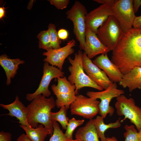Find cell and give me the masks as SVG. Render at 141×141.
<instances>
[{"instance_id":"1","label":"cell","mask_w":141,"mask_h":141,"mask_svg":"<svg viewBox=\"0 0 141 141\" xmlns=\"http://www.w3.org/2000/svg\"><path fill=\"white\" fill-rule=\"evenodd\" d=\"M112 51L111 61L123 74L141 67V26L124 33Z\"/></svg>"},{"instance_id":"2","label":"cell","mask_w":141,"mask_h":141,"mask_svg":"<svg viewBox=\"0 0 141 141\" xmlns=\"http://www.w3.org/2000/svg\"><path fill=\"white\" fill-rule=\"evenodd\" d=\"M56 106L54 98H46L42 94L36 97L27 106L28 122L32 128H35L38 124L43 125L51 136L54 131L51 121V110Z\"/></svg>"},{"instance_id":"3","label":"cell","mask_w":141,"mask_h":141,"mask_svg":"<svg viewBox=\"0 0 141 141\" xmlns=\"http://www.w3.org/2000/svg\"><path fill=\"white\" fill-rule=\"evenodd\" d=\"M83 53L80 50L75 54L73 59L70 56L68 57L71 65L68 67L70 74L67 79L75 86L76 95L80 89L85 87H92L99 91L103 90L102 88L92 81L85 73L83 65Z\"/></svg>"},{"instance_id":"4","label":"cell","mask_w":141,"mask_h":141,"mask_svg":"<svg viewBox=\"0 0 141 141\" xmlns=\"http://www.w3.org/2000/svg\"><path fill=\"white\" fill-rule=\"evenodd\" d=\"M124 33L118 21L114 16L111 15L98 28L97 35L103 44L110 51H113Z\"/></svg>"},{"instance_id":"5","label":"cell","mask_w":141,"mask_h":141,"mask_svg":"<svg viewBox=\"0 0 141 141\" xmlns=\"http://www.w3.org/2000/svg\"><path fill=\"white\" fill-rule=\"evenodd\" d=\"M87 13L85 6L78 1H75L72 6L66 13L67 18L73 22V33L79 42L80 49L83 50L86 30L85 16Z\"/></svg>"},{"instance_id":"6","label":"cell","mask_w":141,"mask_h":141,"mask_svg":"<svg viewBox=\"0 0 141 141\" xmlns=\"http://www.w3.org/2000/svg\"><path fill=\"white\" fill-rule=\"evenodd\" d=\"M124 92V90L118 89L116 83H113L104 90L98 92L88 91L86 94L89 97L100 99L99 113L101 116L105 118L108 114L111 116L114 113V108L110 105L111 100L123 95Z\"/></svg>"},{"instance_id":"7","label":"cell","mask_w":141,"mask_h":141,"mask_svg":"<svg viewBox=\"0 0 141 141\" xmlns=\"http://www.w3.org/2000/svg\"><path fill=\"white\" fill-rule=\"evenodd\" d=\"M116 99L115 106L116 113L118 116H124L120 122L128 119L139 131L141 129V108L136 105L133 98H128L123 95L116 98Z\"/></svg>"},{"instance_id":"8","label":"cell","mask_w":141,"mask_h":141,"mask_svg":"<svg viewBox=\"0 0 141 141\" xmlns=\"http://www.w3.org/2000/svg\"><path fill=\"white\" fill-rule=\"evenodd\" d=\"M57 79V84L51 86L52 92L57 98L56 105L58 108L64 106L68 109L76 99L75 86L72 84L65 76Z\"/></svg>"},{"instance_id":"9","label":"cell","mask_w":141,"mask_h":141,"mask_svg":"<svg viewBox=\"0 0 141 141\" xmlns=\"http://www.w3.org/2000/svg\"><path fill=\"white\" fill-rule=\"evenodd\" d=\"M100 102L97 99L82 95H76L75 99L70 105L71 114L92 119L99 112Z\"/></svg>"},{"instance_id":"10","label":"cell","mask_w":141,"mask_h":141,"mask_svg":"<svg viewBox=\"0 0 141 141\" xmlns=\"http://www.w3.org/2000/svg\"><path fill=\"white\" fill-rule=\"evenodd\" d=\"M43 75L39 86L33 93L27 94L26 98L29 101H32L38 95L42 94L46 97H49L51 92L49 86L51 80L54 78L64 77V73L55 66L50 65L48 63L44 62L43 66Z\"/></svg>"},{"instance_id":"11","label":"cell","mask_w":141,"mask_h":141,"mask_svg":"<svg viewBox=\"0 0 141 141\" xmlns=\"http://www.w3.org/2000/svg\"><path fill=\"white\" fill-rule=\"evenodd\" d=\"M114 16L124 33L132 28L136 17L132 0H118L113 7Z\"/></svg>"},{"instance_id":"12","label":"cell","mask_w":141,"mask_h":141,"mask_svg":"<svg viewBox=\"0 0 141 141\" xmlns=\"http://www.w3.org/2000/svg\"><path fill=\"white\" fill-rule=\"evenodd\" d=\"M113 7L102 4L87 13L85 16L86 28L97 34L98 28L109 16H114Z\"/></svg>"},{"instance_id":"13","label":"cell","mask_w":141,"mask_h":141,"mask_svg":"<svg viewBox=\"0 0 141 141\" xmlns=\"http://www.w3.org/2000/svg\"><path fill=\"white\" fill-rule=\"evenodd\" d=\"M75 40L72 39L69 41L63 47L52 49L43 53V55L46 56L43 61L48 62L51 65L57 67L62 71L66 59L74 53V50L73 47L75 46Z\"/></svg>"},{"instance_id":"14","label":"cell","mask_w":141,"mask_h":141,"mask_svg":"<svg viewBox=\"0 0 141 141\" xmlns=\"http://www.w3.org/2000/svg\"><path fill=\"white\" fill-rule=\"evenodd\" d=\"M84 69L90 79L97 85L105 90L113 82L104 72L94 64L84 52L82 57Z\"/></svg>"},{"instance_id":"15","label":"cell","mask_w":141,"mask_h":141,"mask_svg":"<svg viewBox=\"0 0 141 141\" xmlns=\"http://www.w3.org/2000/svg\"><path fill=\"white\" fill-rule=\"evenodd\" d=\"M84 50L90 59L97 55L107 54L110 51L101 42L96 34L87 28Z\"/></svg>"},{"instance_id":"16","label":"cell","mask_w":141,"mask_h":141,"mask_svg":"<svg viewBox=\"0 0 141 141\" xmlns=\"http://www.w3.org/2000/svg\"><path fill=\"white\" fill-rule=\"evenodd\" d=\"M92 62L104 72L113 83H119L121 80L124 74L110 60L107 54H101L96 58Z\"/></svg>"},{"instance_id":"17","label":"cell","mask_w":141,"mask_h":141,"mask_svg":"<svg viewBox=\"0 0 141 141\" xmlns=\"http://www.w3.org/2000/svg\"><path fill=\"white\" fill-rule=\"evenodd\" d=\"M0 106L9 111V113L5 115L16 118L20 124L31 127L27 120L28 108L19 100L18 96H16L15 100L12 103L8 104H0Z\"/></svg>"},{"instance_id":"18","label":"cell","mask_w":141,"mask_h":141,"mask_svg":"<svg viewBox=\"0 0 141 141\" xmlns=\"http://www.w3.org/2000/svg\"><path fill=\"white\" fill-rule=\"evenodd\" d=\"M25 62L19 58L11 59L5 54L0 56V64L4 69L7 77L6 84L9 85L11 79H13L16 74L19 66L23 64Z\"/></svg>"},{"instance_id":"19","label":"cell","mask_w":141,"mask_h":141,"mask_svg":"<svg viewBox=\"0 0 141 141\" xmlns=\"http://www.w3.org/2000/svg\"><path fill=\"white\" fill-rule=\"evenodd\" d=\"M119 84L124 88L128 87L130 92L137 89L141 90V67H135L124 74Z\"/></svg>"},{"instance_id":"20","label":"cell","mask_w":141,"mask_h":141,"mask_svg":"<svg viewBox=\"0 0 141 141\" xmlns=\"http://www.w3.org/2000/svg\"><path fill=\"white\" fill-rule=\"evenodd\" d=\"M75 137L81 141H100L92 119L78 129Z\"/></svg>"},{"instance_id":"21","label":"cell","mask_w":141,"mask_h":141,"mask_svg":"<svg viewBox=\"0 0 141 141\" xmlns=\"http://www.w3.org/2000/svg\"><path fill=\"white\" fill-rule=\"evenodd\" d=\"M20 126L25 131L26 135L32 141H44L47 135H50L49 131L42 124H40L35 128L21 124Z\"/></svg>"},{"instance_id":"22","label":"cell","mask_w":141,"mask_h":141,"mask_svg":"<svg viewBox=\"0 0 141 141\" xmlns=\"http://www.w3.org/2000/svg\"><path fill=\"white\" fill-rule=\"evenodd\" d=\"M104 118L101 116H98L93 119L98 136L101 139L100 141H105L106 137L104 133L109 128H115L120 127L121 126L120 118L114 122H110L105 124L104 122Z\"/></svg>"},{"instance_id":"23","label":"cell","mask_w":141,"mask_h":141,"mask_svg":"<svg viewBox=\"0 0 141 141\" xmlns=\"http://www.w3.org/2000/svg\"><path fill=\"white\" fill-rule=\"evenodd\" d=\"M67 109L65 106L60 108V110L56 112H51V120L52 122H58L61 125L63 129L66 130L69 120L67 116Z\"/></svg>"},{"instance_id":"24","label":"cell","mask_w":141,"mask_h":141,"mask_svg":"<svg viewBox=\"0 0 141 141\" xmlns=\"http://www.w3.org/2000/svg\"><path fill=\"white\" fill-rule=\"evenodd\" d=\"M37 37L39 40V48L45 49L47 51L53 49L48 30L41 31Z\"/></svg>"},{"instance_id":"25","label":"cell","mask_w":141,"mask_h":141,"mask_svg":"<svg viewBox=\"0 0 141 141\" xmlns=\"http://www.w3.org/2000/svg\"><path fill=\"white\" fill-rule=\"evenodd\" d=\"M124 128L126 131L124 133L125 141H141V135L134 125L126 124Z\"/></svg>"},{"instance_id":"26","label":"cell","mask_w":141,"mask_h":141,"mask_svg":"<svg viewBox=\"0 0 141 141\" xmlns=\"http://www.w3.org/2000/svg\"><path fill=\"white\" fill-rule=\"evenodd\" d=\"M48 30L49 31L53 49L60 48V44L62 41L58 36L55 25L52 24H49Z\"/></svg>"},{"instance_id":"27","label":"cell","mask_w":141,"mask_h":141,"mask_svg":"<svg viewBox=\"0 0 141 141\" xmlns=\"http://www.w3.org/2000/svg\"><path fill=\"white\" fill-rule=\"evenodd\" d=\"M84 120H76L74 118L69 120L64 134L69 139H73V134L75 129L82 124Z\"/></svg>"},{"instance_id":"28","label":"cell","mask_w":141,"mask_h":141,"mask_svg":"<svg viewBox=\"0 0 141 141\" xmlns=\"http://www.w3.org/2000/svg\"><path fill=\"white\" fill-rule=\"evenodd\" d=\"M54 131L49 141H69L68 139L61 130L58 124L56 122H52Z\"/></svg>"},{"instance_id":"29","label":"cell","mask_w":141,"mask_h":141,"mask_svg":"<svg viewBox=\"0 0 141 141\" xmlns=\"http://www.w3.org/2000/svg\"><path fill=\"white\" fill-rule=\"evenodd\" d=\"M48 1L58 9L61 10L66 8L69 2V0H50Z\"/></svg>"},{"instance_id":"30","label":"cell","mask_w":141,"mask_h":141,"mask_svg":"<svg viewBox=\"0 0 141 141\" xmlns=\"http://www.w3.org/2000/svg\"><path fill=\"white\" fill-rule=\"evenodd\" d=\"M11 138L12 135L10 132H0V141H11Z\"/></svg>"},{"instance_id":"31","label":"cell","mask_w":141,"mask_h":141,"mask_svg":"<svg viewBox=\"0 0 141 141\" xmlns=\"http://www.w3.org/2000/svg\"><path fill=\"white\" fill-rule=\"evenodd\" d=\"M57 33L58 36L61 40H65L68 37V32L66 29H61L59 30Z\"/></svg>"},{"instance_id":"32","label":"cell","mask_w":141,"mask_h":141,"mask_svg":"<svg viewBox=\"0 0 141 141\" xmlns=\"http://www.w3.org/2000/svg\"><path fill=\"white\" fill-rule=\"evenodd\" d=\"M118 0H94L95 1L99 4H106L114 6Z\"/></svg>"},{"instance_id":"33","label":"cell","mask_w":141,"mask_h":141,"mask_svg":"<svg viewBox=\"0 0 141 141\" xmlns=\"http://www.w3.org/2000/svg\"><path fill=\"white\" fill-rule=\"evenodd\" d=\"M133 26V28H135L141 26V15L136 17Z\"/></svg>"},{"instance_id":"34","label":"cell","mask_w":141,"mask_h":141,"mask_svg":"<svg viewBox=\"0 0 141 141\" xmlns=\"http://www.w3.org/2000/svg\"><path fill=\"white\" fill-rule=\"evenodd\" d=\"M133 4L134 12L136 13L141 5V0H133Z\"/></svg>"},{"instance_id":"35","label":"cell","mask_w":141,"mask_h":141,"mask_svg":"<svg viewBox=\"0 0 141 141\" xmlns=\"http://www.w3.org/2000/svg\"><path fill=\"white\" fill-rule=\"evenodd\" d=\"M16 141H32L26 135L23 134L20 136L16 139Z\"/></svg>"},{"instance_id":"36","label":"cell","mask_w":141,"mask_h":141,"mask_svg":"<svg viewBox=\"0 0 141 141\" xmlns=\"http://www.w3.org/2000/svg\"><path fill=\"white\" fill-rule=\"evenodd\" d=\"M5 11L4 8L3 7L0 8V19H2L5 15Z\"/></svg>"},{"instance_id":"37","label":"cell","mask_w":141,"mask_h":141,"mask_svg":"<svg viewBox=\"0 0 141 141\" xmlns=\"http://www.w3.org/2000/svg\"><path fill=\"white\" fill-rule=\"evenodd\" d=\"M105 141H118L115 137H106Z\"/></svg>"},{"instance_id":"38","label":"cell","mask_w":141,"mask_h":141,"mask_svg":"<svg viewBox=\"0 0 141 141\" xmlns=\"http://www.w3.org/2000/svg\"><path fill=\"white\" fill-rule=\"evenodd\" d=\"M69 141H81L80 140L77 139H70Z\"/></svg>"},{"instance_id":"39","label":"cell","mask_w":141,"mask_h":141,"mask_svg":"<svg viewBox=\"0 0 141 141\" xmlns=\"http://www.w3.org/2000/svg\"><path fill=\"white\" fill-rule=\"evenodd\" d=\"M139 133L140 134V135H141V129L140 130L138 131Z\"/></svg>"}]
</instances>
